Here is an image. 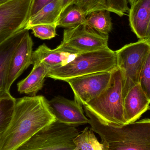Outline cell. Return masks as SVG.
I'll use <instances>...</instances> for the list:
<instances>
[{
    "instance_id": "7c38bea8",
    "label": "cell",
    "mask_w": 150,
    "mask_h": 150,
    "mask_svg": "<svg viewBox=\"0 0 150 150\" xmlns=\"http://www.w3.org/2000/svg\"><path fill=\"white\" fill-rule=\"evenodd\" d=\"M150 100L139 84L130 89L124 98V119L126 124L135 122L148 110Z\"/></svg>"
},
{
    "instance_id": "52a82bcc",
    "label": "cell",
    "mask_w": 150,
    "mask_h": 150,
    "mask_svg": "<svg viewBox=\"0 0 150 150\" xmlns=\"http://www.w3.org/2000/svg\"><path fill=\"white\" fill-rule=\"evenodd\" d=\"M108 35H103L85 24L64 30L59 48L78 54L108 48Z\"/></svg>"
},
{
    "instance_id": "83f0119b",
    "label": "cell",
    "mask_w": 150,
    "mask_h": 150,
    "mask_svg": "<svg viewBox=\"0 0 150 150\" xmlns=\"http://www.w3.org/2000/svg\"><path fill=\"white\" fill-rule=\"evenodd\" d=\"M144 40L150 43V19L149 26H148V30H147V33H146V37H145Z\"/></svg>"
},
{
    "instance_id": "ffe728a7",
    "label": "cell",
    "mask_w": 150,
    "mask_h": 150,
    "mask_svg": "<svg viewBox=\"0 0 150 150\" xmlns=\"http://www.w3.org/2000/svg\"><path fill=\"white\" fill-rule=\"evenodd\" d=\"M86 16L74 4L67 8L60 16L57 23L59 27L70 29L85 23Z\"/></svg>"
},
{
    "instance_id": "44dd1931",
    "label": "cell",
    "mask_w": 150,
    "mask_h": 150,
    "mask_svg": "<svg viewBox=\"0 0 150 150\" xmlns=\"http://www.w3.org/2000/svg\"><path fill=\"white\" fill-rule=\"evenodd\" d=\"M16 99L10 92L0 96V134L7 128L12 119Z\"/></svg>"
},
{
    "instance_id": "9a60e30c",
    "label": "cell",
    "mask_w": 150,
    "mask_h": 150,
    "mask_svg": "<svg viewBox=\"0 0 150 150\" xmlns=\"http://www.w3.org/2000/svg\"><path fill=\"white\" fill-rule=\"evenodd\" d=\"M150 19V0H137L131 5L129 20L132 31L139 40L146 37Z\"/></svg>"
},
{
    "instance_id": "2e32d148",
    "label": "cell",
    "mask_w": 150,
    "mask_h": 150,
    "mask_svg": "<svg viewBox=\"0 0 150 150\" xmlns=\"http://www.w3.org/2000/svg\"><path fill=\"white\" fill-rule=\"evenodd\" d=\"M51 69L43 63L33 65L30 74L18 83V91L21 94L30 96H36L39 91L43 88L45 78Z\"/></svg>"
},
{
    "instance_id": "5b68a950",
    "label": "cell",
    "mask_w": 150,
    "mask_h": 150,
    "mask_svg": "<svg viewBox=\"0 0 150 150\" xmlns=\"http://www.w3.org/2000/svg\"><path fill=\"white\" fill-rule=\"evenodd\" d=\"M76 127L57 121L38 131L16 150H75Z\"/></svg>"
},
{
    "instance_id": "d6986e66",
    "label": "cell",
    "mask_w": 150,
    "mask_h": 150,
    "mask_svg": "<svg viewBox=\"0 0 150 150\" xmlns=\"http://www.w3.org/2000/svg\"><path fill=\"white\" fill-rule=\"evenodd\" d=\"M92 129L86 127L74 139L75 150H105L108 149L105 141L99 142Z\"/></svg>"
},
{
    "instance_id": "cb8c5ba5",
    "label": "cell",
    "mask_w": 150,
    "mask_h": 150,
    "mask_svg": "<svg viewBox=\"0 0 150 150\" xmlns=\"http://www.w3.org/2000/svg\"><path fill=\"white\" fill-rule=\"evenodd\" d=\"M138 84L150 100V51L142 69Z\"/></svg>"
},
{
    "instance_id": "277c9868",
    "label": "cell",
    "mask_w": 150,
    "mask_h": 150,
    "mask_svg": "<svg viewBox=\"0 0 150 150\" xmlns=\"http://www.w3.org/2000/svg\"><path fill=\"white\" fill-rule=\"evenodd\" d=\"M117 68L115 52L108 47L78 54L66 65L51 70L47 77L66 81L94 73L112 72Z\"/></svg>"
},
{
    "instance_id": "603a6c76",
    "label": "cell",
    "mask_w": 150,
    "mask_h": 150,
    "mask_svg": "<svg viewBox=\"0 0 150 150\" xmlns=\"http://www.w3.org/2000/svg\"><path fill=\"white\" fill-rule=\"evenodd\" d=\"M56 24H40L32 26L29 30H32L34 36L41 40H50L56 36Z\"/></svg>"
},
{
    "instance_id": "4fadbf2b",
    "label": "cell",
    "mask_w": 150,
    "mask_h": 150,
    "mask_svg": "<svg viewBox=\"0 0 150 150\" xmlns=\"http://www.w3.org/2000/svg\"><path fill=\"white\" fill-rule=\"evenodd\" d=\"M76 54L58 47L55 49H51L44 44L33 52L32 64L43 63L51 70L66 65L72 61Z\"/></svg>"
},
{
    "instance_id": "8992f818",
    "label": "cell",
    "mask_w": 150,
    "mask_h": 150,
    "mask_svg": "<svg viewBox=\"0 0 150 150\" xmlns=\"http://www.w3.org/2000/svg\"><path fill=\"white\" fill-rule=\"evenodd\" d=\"M150 51V43L139 40L115 51L117 67L122 76L123 98L139 83L140 74Z\"/></svg>"
},
{
    "instance_id": "6da1fadb",
    "label": "cell",
    "mask_w": 150,
    "mask_h": 150,
    "mask_svg": "<svg viewBox=\"0 0 150 150\" xmlns=\"http://www.w3.org/2000/svg\"><path fill=\"white\" fill-rule=\"evenodd\" d=\"M55 121L44 96H28L16 99L9 125L0 134V150H16Z\"/></svg>"
},
{
    "instance_id": "ba28073f",
    "label": "cell",
    "mask_w": 150,
    "mask_h": 150,
    "mask_svg": "<svg viewBox=\"0 0 150 150\" xmlns=\"http://www.w3.org/2000/svg\"><path fill=\"white\" fill-rule=\"evenodd\" d=\"M32 0H10L0 6V45L25 28Z\"/></svg>"
},
{
    "instance_id": "d4e9b609",
    "label": "cell",
    "mask_w": 150,
    "mask_h": 150,
    "mask_svg": "<svg viewBox=\"0 0 150 150\" xmlns=\"http://www.w3.org/2000/svg\"><path fill=\"white\" fill-rule=\"evenodd\" d=\"M110 12L122 17L129 11L128 0H107Z\"/></svg>"
},
{
    "instance_id": "f1b7e54d",
    "label": "cell",
    "mask_w": 150,
    "mask_h": 150,
    "mask_svg": "<svg viewBox=\"0 0 150 150\" xmlns=\"http://www.w3.org/2000/svg\"><path fill=\"white\" fill-rule=\"evenodd\" d=\"M10 0H0V6L4 4L5 3L7 2Z\"/></svg>"
},
{
    "instance_id": "e0dca14e",
    "label": "cell",
    "mask_w": 150,
    "mask_h": 150,
    "mask_svg": "<svg viewBox=\"0 0 150 150\" xmlns=\"http://www.w3.org/2000/svg\"><path fill=\"white\" fill-rule=\"evenodd\" d=\"M62 13L61 0H54L29 18L25 29L40 24H56Z\"/></svg>"
},
{
    "instance_id": "9c48e42d",
    "label": "cell",
    "mask_w": 150,
    "mask_h": 150,
    "mask_svg": "<svg viewBox=\"0 0 150 150\" xmlns=\"http://www.w3.org/2000/svg\"><path fill=\"white\" fill-rule=\"evenodd\" d=\"M113 71L84 75L68 79L65 82L72 89L75 100L84 105L99 96L107 88Z\"/></svg>"
},
{
    "instance_id": "7a4b0ae2",
    "label": "cell",
    "mask_w": 150,
    "mask_h": 150,
    "mask_svg": "<svg viewBox=\"0 0 150 150\" xmlns=\"http://www.w3.org/2000/svg\"><path fill=\"white\" fill-rule=\"evenodd\" d=\"M86 114L93 131L108 145V150H150V119L119 127L101 123L86 109Z\"/></svg>"
},
{
    "instance_id": "30bf717a",
    "label": "cell",
    "mask_w": 150,
    "mask_h": 150,
    "mask_svg": "<svg viewBox=\"0 0 150 150\" xmlns=\"http://www.w3.org/2000/svg\"><path fill=\"white\" fill-rule=\"evenodd\" d=\"M47 103L56 120L59 122L75 127L89 123V118L85 115L82 105L75 100L55 97L47 100Z\"/></svg>"
},
{
    "instance_id": "7402d4cb",
    "label": "cell",
    "mask_w": 150,
    "mask_h": 150,
    "mask_svg": "<svg viewBox=\"0 0 150 150\" xmlns=\"http://www.w3.org/2000/svg\"><path fill=\"white\" fill-rule=\"evenodd\" d=\"M75 5L86 16L93 11L101 10L110 11L107 0H76Z\"/></svg>"
},
{
    "instance_id": "484cf974",
    "label": "cell",
    "mask_w": 150,
    "mask_h": 150,
    "mask_svg": "<svg viewBox=\"0 0 150 150\" xmlns=\"http://www.w3.org/2000/svg\"><path fill=\"white\" fill-rule=\"evenodd\" d=\"M54 1V0H32L29 18L38 12L44 6Z\"/></svg>"
},
{
    "instance_id": "4dcf8cb0",
    "label": "cell",
    "mask_w": 150,
    "mask_h": 150,
    "mask_svg": "<svg viewBox=\"0 0 150 150\" xmlns=\"http://www.w3.org/2000/svg\"><path fill=\"white\" fill-rule=\"evenodd\" d=\"M105 150H108V149H106Z\"/></svg>"
},
{
    "instance_id": "3957f363",
    "label": "cell",
    "mask_w": 150,
    "mask_h": 150,
    "mask_svg": "<svg viewBox=\"0 0 150 150\" xmlns=\"http://www.w3.org/2000/svg\"><path fill=\"white\" fill-rule=\"evenodd\" d=\"M123 101L122 76L120 70L117 67L112 73L107 88L99 96L83 106L101 123L119 127L126 124Z\"/></svg>"
},
{
    "instance_id": "5bb4252c",
    "label": "cell",
    "mask_w": 150,
    "mask_h": 150,
    "mask_svg": "<svg viewBox=\"0 0 150 150\" xmlns=\"http://www.w3.org/2000/svg\"><path fill=\"white\" fill-rule=\"evenodd\" d=\"M28 30L24 28L19 31L0 45V96L10 92L6 91L9 66L16 49Z\"/></svg>"
},
{
    "instance_id": "8fae6325",
    "label": "cell",
    "mask_w": 150,
    "mask_h": 150,
    "mask_svg": "<svg viewBox=\"0 0 150 150\" xmlns=\"http://www.w3.org/2000/svg\"><path fill=\"white\" fill-rule=\"evenodd\" d=\"M33 41L27 31L16 49L10 63L6 80V91L10 92L16 79L33 64Z\"/></svg>"
},
{
    "instance_id": "ac0fdd59",
    "label": "cell",
    "mask_w": 150,
    "mask_h": 150,
    "mask_svg": "<svg viewBox=\"0 0 150 150\" xmlns=\"http://www.w3.org/2000/svg\"><path fill=\"white\" fill-rule=\"evenodd\" d=\"M86 25L100 34L108 35L112 29L110 12L108 11H93L86 16Z\"/></svg>"
},
{
    "instance_id": "f546056e",
    "label": "cell",
    "mask_w": 150,
    "mask_h": 150,
    "mask_svg": "<svg viewBox=\"0 0 150 150\" xmlns=\"http://www.w3.org/2000/svg\"><path fill=\"white\" fill-rule=\"evenodd\" d=\"M137 0H128V3L130 4V5H132V4L134 3Z\"/></svg>"
},
{
    "instance_id": "4316f807",
    "label": "cell",
    "mask_w": 150,
    "mask_h": 150,
    "mask_svg": "<svg viewBox=\"0 0 150 150\" xmlns=\"http://www.w3.org/2000/svg\"><path fill=\"white\" fill-rule=\"evenodd\" d=\"M76 0H61L62 12L70 5L75 4Z\"/></svg>"
}]
</instances>
